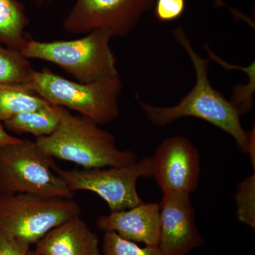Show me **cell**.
Here are the masks:
<instances>
[{
    "mask_svg": "<svg viewBox=\"0 0 255 255\" xmlns=\"http://www.w3.org/2000/svg\"><path fill=\"white\" fill-rule=\"evenodd\" d=\"M178 43L184 48L192 62L196 74V83L177 105L160 107L149 105L137 97V102L151 123L165 127L183 117H196L219 128L233 137L238 147L248 153L250 134L244 130L239 112L233 102H229L210 83L209 59H204L193 48L182 26L172 31Z\"/></svg>",
    "mask_w": 255,
    "mask_h": 255,
    "instance_id": "cell-1",
    "label": "cell"
},
{
    "mask_svg": "<svg viewBox=\"0 0 255 255\" xmlns=\"http://www.w3.org/2000/svg\"><path fill=\"white\" fill-rule=\"evenodd\" d=\"M58 110L60 122L55 131L35 140L46 155L84 169L123 167L137 160L135 152L120 150L113 134L91 119L73 115L64 107Z\"/></svg>",
    "mask_w": 255,
    "mask_h": 255,
    "instance_id": "cell-2",
    "label": "cell"
},
{
    "mask_svg": "<svg viewBox=\"0 0 255 255\" xmlns=\"http://www.w3.org/2000/svg\"><path fill=\"white\" fill-rule=\"evenodd\" d=\"M112 38L107 30L97 29L69 41L27 40L20 53L26 59L55 64L79 82L91 83L119 76Z\"/></svg>",
    "mask_w": 255,
    "mask_h": 255,
    "instance_id": "cell-3",
    "label": "cell"
},
{
    "mask_svg": "<svg viewBox=\"0 0 255 255\" xmlns=\"http://www.w3.org/2000/svg\"><path fill=\"white\" fill-rule=\"evenodd\" d=\"M31 85L50 105L75 111L99 126L110 124L120 115L119 99L123 88L120 76L82 83L43 69L33 70Z\"/></svg>",
    "mask_w": 255,
    "mask_h": 255,
    "instance_id": "cell-4",
    "label": "cell"
},
{
    "mask_svg": "<svg viewBox=\"0 0 255 255\" xmlns=\"http://www.w3.org/2000/svg\"><path fill=\"white\" fill-rule=\"evenodd\" d=\"M54 158L29 140L0 147V193H28L73 199L63 179L53 169Z\"/></svg>",
    "mask_w": 255,
    "mask_h": 255,
    "instance_id": "cell-5",
    "label": "cell"
},
{
    "mask_svg": "<svg viewBox=\"0 0 255 255\" xmlns=\"http://www.w3.org/2000/svg\"><path fill=\"white\" fill-rule=\"evenodd\" d=\"M80 214L81 209L73 199L0 193V231L31 246L50 230Z\"/></svg>",
    "mask_w": 255,
    "mask_h": 255,
    "instance_id": "cell-6",
    "label": "cell"
},
{
    "mask_svg": "<svg viewBox=\"0 0 255 255\" xmlns=\"http://www.w3.org/2000/svg\"><path fill=\"white\" fill-rule=\"evenodd\" d=\"M53 169L69 190L95 193L106 201L112 212L143 203L137 194L136 183L139 178L152 177V157H143L123 167L64 169L55 164Z\"/></svg>",
    "mask_w": 255,
    "mask_h": 255,
    "instance_id": "cell-7",
    "label": "cell"
},
{
    "mask_svg": "<svg viewBox=\"0 0 255 255\" xmlns=\"http://www.w3.org/2000/svg\"><path fill=\"white\" fill-rule=\"evenodd\" d=\"M155 0H76L64 19V29L71 34L107 30L112 37H124L137 27Z\"/></svg>",
    "mask_w": 255,
    "mask_h": 255,
    "instance_id": "cell-8",
    "label": "cell"
},
{
    "mask_svg": "<svg viewBox=\"0 0 255 255\" xmlns=\"http://www.w3.org/2000/svg\"><path fill=\"white\" fill-rule=\"evenodd\" d=\"M152 157V177L163 194H191L197 189L201 172L200 155L187 137L164 139Z\"/></svg>",
    "mask_w": 255,
    "mask_h": 255,
    "instance_id": "cell-9",
    "label": "cell"
},
{
    "mask_svg": "<svg viewBox=\"0 0 255 255\" xmlns=\"http://www.w3.org/2000/svg\"><path fill=\"white\" fill-rule=\"evenodd\" d=\"M159 216L158 247L164 255H187L204 244L196 226L190 194H163L159 203Z\"/></svg>",
    "mask_w": 255,
    "mask_h": 255,
    "instance_id": "cell-10",
    "label": "cell"
},
{
    "mask_svg": "<svg viewBox=\"0 0 255 255\" xmlns=\"http://www.w3.org/2000/svg\"><path fill=\"white\" fill-rule=\"evenodd\" d=\"M96 226L100 231L114 232L127 241L158 246L160 232L159 204L142 203L124 211L99 216Z\"/></svg>",
    "mask_w": 255,
    "mask_h": 255,
    "instance_id": "cell-11",
    "label": "cell"
},
{
    "mask_svg": "<svg viewBox=\"0 0 255 255\" xmlns=\"http://www.w3.org/2000/svg\"><path fill=\"white\" fill-rule=\"evenodd\" d=\"M36 246L40 255H102L98 236L80 216L50 230Z\"/></svg>",
    "mask_w": 255,
    "mask_h": 255,
    "instance_id": "cell-12",
    "label": "cell"
},
{
    "mask_svg": "<svg viewBox=\"0 0 255 255\" xmlns=\"http://www.w3.org/2000/svg\"><path fill=\"white\" fill-rule=\"evenodd\" d=\"M49 105L35 92L31 84H0V123Z\"/></svg>",
    "mask_w": 255,
    "mask_h": 255,
    "instance_id": "cell-13",
    "label": "cell"
},
{
    "mask_svg": "<svg viewBox=\"0 0 255 255\" xmlns=\"http://www.w3.org/2000/svg\"><path fill=\"white\" fill-rule=\"evenodd\" d=\"M30 23L26 6L19 0H0V44L19 51L27 39Z\"/></svg>",
    "mask_w": 255,
    "mask_h": 255,
    "instance_id": "cell-14",
    "label": "cell"
},
{
    "mask_svg": "<svg viewBox=\"0 0 255 255\" xmlns=\"http://www.w3.org/2000/svg\"><path fill=\"white\" fill-rule=\"evenodd\" d=\"M59 122L58 107L49 105L40 110L14 116L3 122V126L7 131L17 135L30 133L38 138L53 133Z\"/></svg>",
    "mask_w": 255,
    "mask_h": 255,
    "instance_id": "cell-15",
    "label": "cell"
},
{
    "mask_svg": "<svg viewBox=\"0 0 255 255\" xmlns=\"http://www.w3.org/2000/svg\"><path fill=\"white\" fill-rule=\"evenodd\" d=\"M33 70L19 51L0 44V84H31Z\"/></svg>",
    "mask_w": 255,
    "mask_h": 255,
    "instance_id": "cell-16",
    "label": "cell"
},
{
    "mask_svg": "<svg viewBox=\"0 0 255 255\" xmlns=\"http://www.w3.org/2000/svg\"><path fill=\"white\" fill-rule=\"evenodd\" d=\"M240 222L255 228V173L238 184L235 194Z\"/></svg>",
    "mask_w": 255,
    "mask_h": 255,
    "instance_id": "cell-17",
    "label": "cell"
},
{
    "mask_svg": "<svg viewBox=\"0 0 255 255\" xmlns=\"http://www.w3.org/2000/svg\"><path fill=\"white\" fill-rule=\"evenodd\" d=\"M102 255H164L158 246L140 248L114 232L105 233L102 243Z\"/></svg>",
    "mask_w": 255,
    "mask_h": 255,
    "instance_id": "cell-18",
    "label": "cell"
},
{
    "mask_svg": "<svg viewBox=\"0 0 255 255\" xmlns=\"http://www.w3.org/2000/svg\"><path fill=\"white\" fill-rule=\"evenodd\" d=\"M154 15L159 22L176 21L184 14L186 0H155Z\"/></svg>",
    "mask_w": 255,
    "mask_h": 255,
    "instance_id": "cell-19",
    "label": "cell"
},
{
    "mask_svg": "<svg viewBox=\"0 0 255 255\" xmlns=\"http://www.w3.org/2000/svg\"><path fill=\"white\" fill-rule=\"evenodd\" d=\"M30 247L21 238L0 231V255H30Z\"/></svg>",
    "mask_w": 255,
    "mask_h": 255,
    "instance_id": "cell-20",
    "label": "cell"
},
{
    "mask_svg": "<svg viewBox=\"0 0 255 255\" xmlns=\"http://www.w3.org/2000/svg\"><path fill=\"white\" fill-rule=\"evenodd\" d=\"M21 138L13 136L5 129L4 126L0 123V147L6 144L20 141Z\"/></svg>",
    "mask_w": 255,
    "mask_h": 255,
    "instance_id": "cell-21",
    "label": "cell"
},
{
    "mask_svg": "<svg viewBox=\"0 0 255 255\" xmlns=\"http://www.w3.org/2000/svg\"><path fill=\"white\" fill-rule=\"evenodd\" d=\"M250 140L249 145H248V154L251 157L252 165L253 166V169L255 170V129L249 132Z\"/></svg>",
    "mask_w": 255,
    "mask_h": 255,
    "instance_id": "cell-22",
    "label": "cell"
},
{
    "mask_svg": "<svg viewBox=\"0 0 255 255\" xmlns=\"http://www.w3.org/2000/svg\"><path fill=\"white\" fill-rule=\"evenodd\" d=\"M30 255H40L38 254V253L36 251H33L31 252V253H30Z\"/></svg>",
    "mask_w": 255,
    "mask_h": 255,
    "instance_id": "cell-23",
    "label": "cell"
},
{
    "mask_svg": "<svg viewBox=\"0 0 255 255\" xmlns=\"http://www.w3.org/2000/svg\"><path fill=\"white\" fill-rule=\"evenodd\" d=\"M46 1L47 0H36V1L38 4H43V2H45V1Z\"/></svg>",
    "mask_w": 255,
    "mask_h": 255,
    "instance_id": "cell-24",
    "label": "cell"
}]
</instances>
